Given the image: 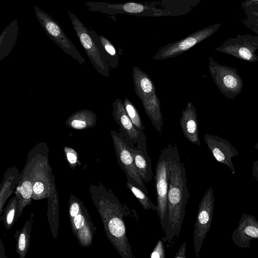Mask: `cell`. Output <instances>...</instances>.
<instances>
[{
    "mask_svg": "<svg viewBox=\"0 0 258 258\" xmlns=\"http://www.w3.org/2000/svg\"><path fill=\"white\" fill-rule=\"evenodd\" d=\"M245 15L249 13L258 10V0H249L241 3Z\"/></svg>",
    "mask_w": 258,
    "mask_h": 258,
    "instance_id": "28",
    "label": "cell"
},
{
    "mask_svg": "<svg viewBox=\"0 0 258 258\" xmlns=\"http://www.w3.org/2000/svg\"><path fill=\"white\" fill-rule=\"evenodd\" d=\"M123 104L128 116L135 126L140 131L143 132L145 127L135 106L126 97L123 100Z\"/></svg>",
    "mask_w": 258,
    "mask_h": 258,
    "instance_id": "24",
    "label": "cell"
},
{
    "mask_svg": "<svg viewBox=\"0 0 258 258\" xmlns=\"http://www.w3.org/2000/svg\"><path fill=\"white\" fill-rule=\"evenodd\" d=\"M84 5L90 12H99L108 15L127 14L143 17L171 15L169 12L163 9L158 8L153 4H143L134 2L110 4L89 2L85 3Z\"/></svg>",
    "mask_w": 258,
    "mask_h": 258,
    "instance_id": "4",
    "label": "cell"
},
{
    "mask_svg": "<svg viewBox=\"0 0 258 258\" xmlns=\"http://www.w3.org/2000/svg\"><path fill=\"white\" fill-rule=\"evenodd\" d=\"M204 139L215 159L220 163L227 165L232 174H234L235 169L232 158L238 154L235 148L227 140L217 135L205 134Z\"/></svg>",
    "mask_w": 258,
    "mask_h": 258,
    "instance_id": "14",
    "label": "cell"
},
{
    "mask_svg": "<svg viewBox=\"0 0 258 258\" xmlns=\"http://www.w3.org/2000/svg\"><path fill=\"white\" fill-rule=\"evenodd\" d=\"M254 148L258 150V143L254 146Z\"/></svg>",
    "mask_w": 258,
    "mask_h": 258,
    "instance_id": "37",
    "label": "cell"
},
{
    "mask_svg": "<svg viewBox=\"0 0 258 258\" xmlns=\"http://www.w3.org/2000/svg\"><path fill=\"white\" fill-rule=\"evenodd\" d=\"M241 21L246 27L258 35V24L257 23L247 18L243 19Z\"/></svg>",
    "mask_w": 258,
    "mask_h": 258,
    "instance_id": "29",
    "label": "cell"
},
{
    "mask_svg": "<svg viewBox=\"0 0 258 258\" xmlns=\"http://www.w3.org/2000/svg\"><path fill=\"white\" fill-rule=\"evenodd\" d=\"M258 35H237L225 40L214 49L215 51L226 53L249 62L258 61Z\"/></svg>",
    "mask_w": 258,
    "mask_h": 258,
    "instance_id": "11",
    "label": "cell"
},
{
    "mask_svg": "<svg viewBox=\"0 0 258 258\" xmlns=\"http://www.w3.org/2000/svg\"><path fill=\"white\" fill-rule=\"evenodd\" d=\"M67 158L69 161L72 164L75 163L77 161L76 155L72 153L68 152L67 153Z\"/></svg>",
    "mask_w": 258,
    "mask_h": 258,
    "instance_id": "36",
    "label": "cell"
},
{
    "mask_svg": "<svg viewBox=\"0 0 258 258\" xmlns=\"http://www.w3.org/2000/svg\"><path fill=\"white\" fill-rule=\"evenodd\" d=\"M68 14L77 36L94 68L102 76L109 77L110 68L89 33V28L71 11H68Z\"/></svg>",
    "mask_w": 258,
    "mask_h": 258,
    "instance_id": "7",
    "label": "cell"
},
{
    "mask_svg": "<svg viewBox=\"0 0 258 258\" xmlns=\"http://www.w3.org/2000/svg\"><path fill=\"white\" fill-rule=\"evenodd\" d=\"M44 190V185L40 181L35 182L33 185V190L36 194H40Z\"/></svg>",
    "mask_w": 258,
    "mask_h": 258,
    "instance_id": "32",
    "label": "cell"
},
{
    "mask_svg": "<svg viewBox=\"0 0 258 258\" xmlns=\"http://www.w3.org/2000/svg\"><path fill=\"white\" fill-rule=\"evenodd\" d=\"M144 110L151 123L159 134H161L163 125V120L161 112L160 101L156 93L140 99Z\"/></svg>",
    "mask_w": 258,
    "mask_h": 258,
    "instance_id": "17",
    "label": "cell"
},
{
    "mask_svg": "<svg viewBox=\"0 0 258 258\" xmlns=\"http://www.w3.org/2000/svg\"><path fill=\"white\" fill-rule=\"evenodd\" d=\"M33 214H31L21 230H17L14 234L16 239V252L19 258H25L28 251L33 223Z\"/></svg>",
    "mask_w": 258,
    "mask_h": 258,
    "instance_id": "21",
    "label": "cell"
},
{
    "mask_svg": "<svg viewBox=\"0 0 258 258\" xmlns=\"http://www.w3.org/2000/svg\"><path fill=\"white\" fill-rule=\"evenodd\" d=\"M69 216L73 234L79 244L84 247L91 246L97 227L89 214L78 202H73L70 207Z\"/></svg>",
    "mask_w": 258,
    "mask_h": 258,
    "instance_id": "12",
    "label": "cell"
},
{
    "mask_svg": "<svg viewBox=\"0 0 258 258\" xmlns=\"http://www.w3.org/2000/svg\"><path fill=\"white\" fill-rule=\"evenodd\" d=\"M186 242H183L178 249L174 258H187L186 255Z\"/></svg>",
    "mask_w": 258,
    "mask_h": 258,
    "instance_id": "30",
    "label": "cell"
},
{
    "mask_svg": "<svg viewBox=\"0 0 258 258\" xmlns=\"http://www.w3.org/2000/svg\"><path fill=\"white\" fill-rule=\"evenodd\" d=\"M89 32L110 69H116L119 64V57L113 44L105 36L97 34L92 29H89Z\"/></svg>",
    "mask_w": 258,
    "mask_h": 258,
    "instance_id": "18",
    "label": "cell"
},
{
    "mask_svg": "<svg viewBox=\"0 0 258 258\" xmlns=\"http://www.w3.org/2000/svg\"><path fill=\"white\" fill-rule=\"evenodd\" d=\"M222 24L217 23L197 31L186 37L160 48L152 59L157 61L180 55L214 34Z\"/></svg>",
    "mask_w": 258,
    "mask_h": 258,
    "instance_id": "9",
    "label": "cell"
},
{
    "mask_svg": "<svg viewBox=\"0 0 258 258\" xmlns=\"http://www.w3.org/2000/svg\"><path fill=\"white\" fill-rule=\"evenodd\" d=\"M233 243L240 248L250 247L252 240H258V221L252 215L242 214L237 227L233 231Z\"/></svg>",
    "mask_w": 258,
    "mask_h": 258,
    "instance_id": "15",
    "label": "cell"
},
{
    "mask_svg": "<svg viewBox=\"0 0 258 258\" xmlns=\"http://www.w3.org/2000/svg\"><path fill=\"white\" fill-rule=\"evenodd\" d=\"M72 126L77 129H82L86 126V122L81 119H75L71 122Z\"/></svg>",
    "mask_w": 258,
    "mask_h": 258,
    "instance_id": "31",
    "label": "cell"
},
{
    "mask_svg": "<svg viewBox=\"0 0 258 258\" xmlns=\"http://www.w3.org/2000/svg\"><path fill=\"white\" fill-rule=\"evenodd\" d=\"M37 21L47 36L63 52L80 64L85 63V58L66 35L58 23L37 6L34 7Z\"/></svg>",
    "mask_w": 258,
    "mask_h": 258,
    "instance_id": "5",
    "label": "cell"
},
{
    "mask_svg": "<svg viewBox=\"0 0 258 258\" xmlns=\"http://www.w3.org/2000/svg\"><path fill=\"white\" fill-rule=\"evenodd\" d=\"M208 67L214 83L225 97L233 99L242 92L243 80L236 68L220 64L211 56Z\"/></svg>",
    "mask_w": 258,
    "mask_h": 258,
    "instance_id": "6",
    "label": "cell"
},
{
    "mask_svg": "<svg viewBox=\"0 0 258 258\" xmlns=\"http://www.w3.org/2000/svg\"><path fill=\"white\" fill-rule=\"evenodd\" d=\"M105 234L121 258H134L127 236L124 217L130 209L113 196L98 208Z\"/></svg>",
    "mask_w": 258,
    "mask_h": 258,
    "instance_id": "2",
    "label": "cell"
},
{
    "mask_svg": "<svg viewBox=\"0 0 258 258\" xmlns=\"http://www.w3.org/2000/svg\"><path fill=\"white\" fill-rule=\"evenodd\" d=\"M114 119L122 130L123 140L129 147L136 148L146 156H149L147 151V138L144 132L138 130L128 116L123 104V101L117 98L112 103Z\"/></svg>",
    "mask_w": 258,
    "mask_h": 258,
    "instance_id": "10",
    "label": "cell"
},
{
    "mask_svg": "<svg viewBox=\"0 0 258 258\" xmlns=\"http://www.w3.org/2000/svg\"><path fill=\"white\" fill-rule=\"evenodd\" d=\"M113 139L119 164L126 174V180L147 195L148 190L137 170L133 157L121 134L114 133Z\"/></svg>",
    "mask_w": 258,
    "mask_h": 258,
    "instance_id": "13",
    "label": "cell"
},
{
    "mask_svg": "<svg viewBox=\"0 0 258 258\" xmlns=\"http://www.w3.org/2000/svg\"><path fill=\"white\" fill-rule=\"evenodd\" d=\"M32 185L31 183L26 180L23 182L21 187L22 197L25 200H29L32 194Z\"/></svg>",
    "mask_w": 258,
    "mask_h": 258,
    "instance_id": "27",
    "label": "cell"
},
{
    "mask_svg": "<svg viewBox=\"0 0 258 258\" xmlns=\"http://www.w3.org/2000/svg\"><path fill=\"white\" fill-rule=\"evenodd\" d=\"M179 123L185 138L191 143L200 146L198 121L196 109L191 102H188L182 110Z\"/></svg>",
    "mask_w": 258,
    "mask_h": 258,
    "instance_id": "16",
    "label": "cell"
},
{
    "mask_svg": "<svg viewBox=\"0 0 258 258\" xmlns=\"http://www.w3.org/2000/svg\"><path fill=\"white\" fill-rule=\"evenodd\" d=\"M18 212L16 207L14 204H11L5 211L3 216L1 217V220L7 230L10 229L17 220Z\"/></svg>",
    "mask_w": 258,
    "mask_h": 258,
    "instance_id": "25",
    "label": "cell"
},
{
    "mask_svg": "<svg viewBox=\"0 0 258 258\" xmlns=\"http://www.w3.org/2000/svg\"><path fill=\"white\" fill-rule=\"evenodd\" d=\"M168 168V217L165 236L162 238L164 242L170 244L175 237L179 236L189 197L185 169L176 145L172 146Z\"/></svg>",
    "mask_w": 258,
    "mask_h": 258,
    "instance_id": "1",
    "label": "cell"
},
{
    "mask_svg": "<svg viewBox=\"0 0 258 258\" xmlns=\"http://www.w3.org/2000/svg\"><path fill=\"white\" fill-rule=\"evenodd\" d=\"M214 203V190L211 187L206 191L199 203L195 224L194 244L197 258L199 257V253L204 239L211 229Z\"/></svg>",
    "mask_w": 258,
    "mask_h": 258,
    "instance_id": "8",
    "label": "cell"
},
{
    "mask_svg": "<svg viewBox=\"0 0 258 258\" xmlns=\"http://www.w3.org/2000/svg\"><path fill=\"white\" fill-rule=\"evenodd\" d=\"M126 186L137 199L145 210L151 209L154 211H157V206L154 205L147 195L141 189L128 180L126 181Z\"/></svg>",
    "mask_w": 258,
    "mask_h": 258,
    "instance_id": "23",
    "label": "cell"
},
{
    "mask_svg": "<svg viewBox=\"0 0 258 258\" xmlns=\"http://www.w3.org/2000/svg\"><path fill=\"white\" fill-rule=\"evenodd\" d=\"M172 145L169 144L161 150L155 170V186L157 214L162 230L164 232L168 217V193L169 188V158Z\"/></svg>",
    "mask_w": 258,
    "mask_h": 258,
    "instance_id": "3",
    "label": "cell"
},
{
    "mask_svg": "<svg viewBox=\"0 0 258 258\" xmlns=\"http://www.w3.org/2000/svg\"><path fill=\"white\" fill-rule=\"evenodd\" d=\"M19 27L17 19L12 21L2 33L0 37V60L6 58L16 45Z\"/></svg>",
    "mask_w": 258,
    "mask_h": 258,
    "instance_id": "20",
    "label": "cell"
},
{
    "mask_svg": "<svg viewBox=\"0 0 258 258\" xmlns=\"http://www.w3.org/2000/svg\"><path fill=\"white\" fill-rule=\"evenodd\" d=\"M0 258H7L5 253L4 244L2 239H0Z\"/></svg>",
    "mask_w": 258,
    "mask_h": 258,
    "instance_id": "35",
    "label": "cell"
},
{
    "mask_svg": "<svg viewBox=\"0 0 258 258\" xmlns=\"http://www.w3.org/2000/svg\"><path fill=\"white\" fill-rule=\"evenodd\" d=\"M150 258H165V247L162 238L158 240L151 253Z\"/></svg>",
    "mask_w": 258,
    "mask_h": 258,
    "instance_id": "26",
    "label": "cell"
},
{
    "mask_svg": "<svg viewBox=\"0 0 258 258\" xmlns=\"http://www.w3.org/2000/svg\"><path fill=\"white\" fill-rule=\"evenodd\" d=\"M132 77L134 90L139 99L156 93L155 84L150 76L141 68L134 66Z\"/></svg>",
    "mask_w": 258,
    "mask_h": 258,
    "instance_id": "19",
    "label": "cell"
},
{
    "mask_svg": "<svg viewBox=\"0 0 258 258\" xmlns=\"http://www.w3.org/2000/svg\"><path fill=\"white\" fill-rule=\"evenodd\" d=\"M135 162L138 172L144 181L148 183L152 179L153 172L152 170L151 161L149 156H146L141 150L128 147Z\"/></svg>",
    "mask_w": 258,
    "mask_h": 258,
    "instance_id": "22",
    "label": "cell"
},
{
    "mask_svg": "<svg viewBox=\"0 0 258 258\" xmlns=\"http://www.w3.org/2000/svg\"><path fill=\"white\" fill-rule=\"evenodd\" d=\"M247 19L250 20L258 24V10L252 11L246 15Z\"/></svg>",
    "mask_w": 258,
    "mask_h": 258,
    "instance_id": "33",
    "label": "cell"
},
{
    "mask_svg": "<svg viewBox=\"0 0 258 258\" xmlns=\"http://www.w3.org/2000/svg\"><path fill=\"white\" fill-rule=\"evenodd\" d=\"M252 171L253 177L258 182V160H255L253 162Z\"/></svg>",
    "mask_w": 258,
    "mask_h": 258,
    "instance_id": "34",
    "label": "cell"
}]
</instances>
